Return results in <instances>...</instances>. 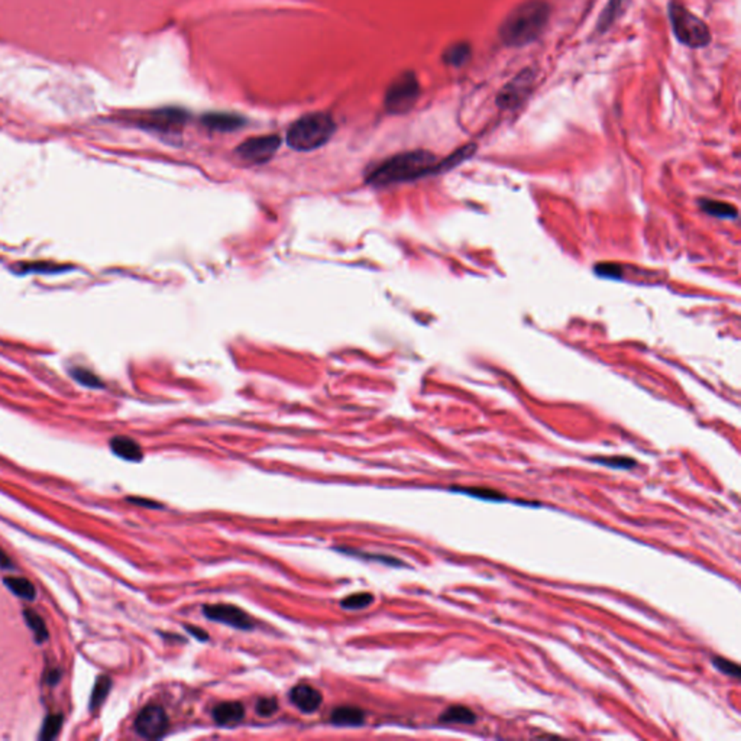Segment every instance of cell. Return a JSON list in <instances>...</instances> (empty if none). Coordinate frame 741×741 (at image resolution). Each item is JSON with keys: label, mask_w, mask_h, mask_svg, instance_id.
Segmentation results:
<instances>
[{"label": "cell", "mask_w": 741, "mask_h": 741, "mask_svg": "<svg viewBox=\"0 0 741 741\" xmlns=\"http://www.w3.org/2000/svg\"><path fill=\"white\" fill-rule=\"evenodd\" d=\"M438 156L430 151H407L388 158L375 167L368 174L366 183L373 187H387L413 181L430 174H438Z\"/></svg>", "instance_id": "cell-1"}, {"label": "cell", "mask_w": 741, "mask_h": 741, "mask_svg": "<svg viewBox=\"0 0 741 741\" xmlns=\"http://www.w3.org/2000/svg\"><path fill=\"white\" fill-rule=\"evenodd\" d=\"M552 8L546 0H525L515 6L498 29L504 45L518 48L536 41L546 29Z\"/></svg>", "instance_id": "cell-2"}, {"label": "cell", "mask_w": 741, "mask_h": 741, "mask_svg": "<svg viewBox=\"0 0 741 741\" xmlns=\"http://www.w3.org/2000/svg\"><path fill=\"white\" fill-rule=\"evenodd\" d=\"M336 131V123L329 114L313 112L297 119L287 131V145L298 152H308L323 146Z\"/></svg>", "instance_id": "cell-3"}, {"label": "cell", "mask_w": 741, "mask_h": 741, "mask_svg": "<svg viewBox=\"0 0 741 741\" xmlns=\"http://www.w3.org/2000/svg\"><path fill=\"white\" fill-rule=\"evenodd\" d=\"M669 18L679 42L690 48H705L711 44L708 25L679 2H670Z\"/></svg>", "instance_id": "cell-4"}, {"label": "cell", "mask_w": 741, "mask_h": 741, "mask_svg": "<svg viewBox=\"0 0 741 741\" xmlns=\"http://www.w3.org/2000/svg\"><path fill=\"white\" fill-rule=\"evenodd\" d=\"M420 83L413 71L398 74L387 89L384 104L388 114L404 115L410 112L420 97Z\"/></svg>", "instance_id": "cell-5"}, {"label": "cell", "mask_w": 741, "mask_h": 741, "mask_svg": "<svg viewBox=\"0 0 741 741\" xmlns=\"http://www.w3.org/2000/svg\"><path fill=\"white\" fill-rule=\"evenodd\" d=\"M538 74L533 69L520 71L510 83H507L497 96V104L501 109H515L533 93Z\"/></svg>", "instance_id": "cell-6"}, {"label": "cell", "mask_w": 741, "mask_h": 741, "mask_svg": "<svg viewBox=\"0 0 741 741\" xmlns=\"http://www.w3.org/2000/svg\"><path fill=\"white\" fill-rule=\"evenodd\" d=\"M281 138L278 135H263V136H253L246 141H243L236 149L235 153L239 156V160L249 163V164H266L273 156L277 153V151L281 146Z\"/></svg>", "instance_id": "cell-7"}, {"label": "cell", "mask_w": 741, "mask_h": 741, "mask_svg": "<svg viewBox=\"0 0 741 741\" xmlns=\"http://www.w3.org/2000/svg\"><path fill=\"white\" fill-rule=\"evenodd\" d=\"M188 119L187 112L178 108H163L146 112L138 118V125L143 129H151L163 133L180 132Z\"/></svg>", "instance_id": "cell-8"}, {"label": "cell", "mask_w": 741, "mask_h": 741, "mask_svg": "<svg viewBox=\"0 0 741 741\" xmlns=\"http://www.w3.org/2000/svg\"><path fill=\"white\" fill-rule=\"evenodd\" d=\"M168 728V717L158 705L145 707L135 720V730L143 738H160Z\"/></svg>", "instance_id": "cell-9"}, {"label": "cell", "mask_w": 741, "mask_h": 741, "mask_svg": "<svg viewBox=\"0 0 741 741\" xmlns=\"http://www.w3.org/2000/svg\"><path fill=\"white\" fill-rule=\"evenodd\" d=\"M203 614L211 620L218 621L239 630H252L253 621L252 618L239 607L231 605V604H213V605H204Z\"/></svg>", "instance_id": "cell-10"}, {"label": "cell", "mask_w": 741, "mask_h": 741, "mask_svg": "<svg viewBox=\"0 0 741 741\" xmlns=\"http://www.w3.org/2000/svg\"><path fill=\"white\" fill-rule=\"evenodd\" d=\"M290 701L301 712L313 714L321 708L323 702V695L321 691H317L316 687L307 683H300L290 691Z\"/></svg>", "instance_id": "cell-11"}, {"label": "cell", "mask_w": 741, "mask_h": 741, "mask_svg": "<svg viewBox=\"0 0 741 741\" xmlns=\"http://www.w3.org/2000/svg\"><path fill=\"white\" fill-rule=\"evenodd\" d=\"M201 123L210 129L216 132H233L245 126L246 121L239 115L232 114H207L201 118Z\"/></svg>", "instance_id": "cell-12"}, {"label": "cell", "mask_w": 741, "mask_h": 741, "mask_svg": "<svg viewBox=\"0 0 741 741\" xmlns=\"http://www.w3.org/2000/svg\"><path fill=\"white\" fill-rule=\"evenodd\" d=\"M111 449L116 456H119L125 460H129V462H139L143 458L141 445L126 436L114 438L111 440Z\"/></svg>", "instance_id": "cell-13"}, {"label": "cell", "mask_w": 741, "mask_h": 741, "mask_svg": "<svg viewBox=\"0 0 741 741\" xmlns=\"http://www.w3.org/2000/svg\"><path fill=\"white\" fill-rule=\"evenodd\" d=\"M245 717V707L238 701L221 702L213 710V720L219 725H231L239 722Z\"/></svg>", "instance_id": "cell-14"}, {"label": "cell", "mask_w": 741, "mask_h": 741, "mask_svg": "<svg viewBox=\"0 0 741 741\" xmlns=\"http://www.w3.org/2000/svg\"><path fill=\"white\" fill-rule=\"evenodd\" d=\"M331 721L339 727H359L365 722V714L356 707L343 705L332 711Z\"/></svg>", "instance_id": "cell-15"}, {"label": "cell", "mask_w": 741, "mask_h": 741, "mask_svg": "<svg viewBox=\"0 0 741 741\" xmlns=\"http://www.w3.org/2000/svg\"><path fill=\"white\" fill-rule=\"evenodd\" d=\"M472 57V46L468 42H455L445 49L442 60L449 67H462Z\"/></svg>", "instance_id": "cell-16"}, {"label": "cell", "mask_w": 741, "mask_h": 741, "mask_svg": "<svg viewBox=\"0 0 741 741\" xmlns=\"http://www.w3.org/2000/svg\"><path fill=\"white\" fill-rule=\"evenodd\" d=\"M700 206L705 211V213H708L710 216H714V218L737 219V216H738L737 207L730 204V203H725V201L702 198V200H700Z\"/></svg>", "instance_id": "cell-17"}, {"label": "cell", "mask_w": 741, "mask_h": 741, "mask_svg": "<svg viewBox=\"0 0 741 741\" xmlns=\"http://www.w3.org/2000/svg\"><path fill=\"white\" fill-rule=\"evenodd\" d=\"M439 721L446 722V724H465V725H470V724L476 722V715L468 707L452 705V707L446 708L440 714Z\"/></svg>", "instance_id": "cell-18"}, {"label": "cell", "mask_w": 741, "mask_h": 741, "mask_svg": "<svg viewBox=\"0 0 741 741\" xmlns=\"http://www.w3.org/2000/svg\"><path fill=\"white\" fill-rule=\"evenodd\" d=\"M5 585L19 598L22 600H28V601H32L35 600L36 597V593H35V587L32 585V582L28 580L26 578H19V576H6L5 578Z\"/></svg>", "instance_id": "cell-19"}, {"label": "cell", "mask_w": 741, "mask_h": 741, "mask_svg": "<svg viewBox=\"0 0 741 741\" xmlns=\"http://www.w3.org/2000/svg\"><path fill=\"white\" fill-rule=\"evenodd\" d=\"M627 2H628V0H610L608 5L605 6L604 12L601 14V16L598 19V31L600 32L607 31L615 22V19L622 14Z\"/></svg>", "instance_id": "cell-20"}, {"label": "cell", "mask_w": 741, "mask_h": 741, "mask_svg": "<svg viewBox=\"0 0 741 741\" xmlns=\"http://www.w3.org/2000/svg\"><path fill=\"white\" fill-rule=\"evenodd\" d=\"M112 690V679L109 676H100L96 680V685L93 687L91 698H90V710L99 708L103 701L108 697V694Z\"/></svg>", "instance_id": "cell-21"}, {"label": "cell", "mask_w": 741, "mask_h": 741, "mask_svg": "<svg viewBox=\"0 0 741 741\" xmlns=\"http://www.w3.org/2000/svg\"><path fill=\"white\" fill-rule=\"evenodd\" d=\"M24 617H25V621L28 624V627L31 628V631L34 632L35 636V640L38 643H42L45 640H48V630H46V625L44 622V620L32 610H25L24 611Z\"/></svg>", "instance_id": "cell-22"}, {"label": "cell", "mask_w": 741, "mask_h": 741, "mask_svg": "<svg viewBox=\"0 0 741 741\" xmlns=\"http://www.w3.org/2000/svg\"><path fill=\"white\" fill-rule=\"evenodd\" d=\"M456 493L468 494L475 498L488 500V501H507V497L501 494L500 491L491 490V488H481V487H470V488H452Z\"/></svg>", "instance_id": "cell-23"}, {"label": "cell", "mask_w": 741, "mask_h": 741, "mask_svg": "<svg viewBox=\"0 0 741 741\" xmlns=\"http://www.w3.org/2000/svg\"><path fill=\"white\" fill-rule=\"evenodd\" d=\"M374 603V595L369 594V593H358V594H353V595H349L346 598H343L341 601V607L345 608V610H349V611H353V610H362V608H366L369 607L370 604Z\"/></svg>", "instance_id": "cell-24"}, {"label": "cell", "mask_w": 741, "mask_h": 741, "mask_svg": "<svg viewBox=\"0 0 741 741\" xmlns=\"http://www.w3.org/2000/svg\"><path fill=\"white\" fill-rule=\"evenodd\" d=\"M63 727V715L60 714H56V715H49L45 718L44 721V725L41 728V734H39V738L41 740H52L56 738L60 732Z\"/></svg>", "instance_id": "cell-25"}, {"label": "cell", "mask_w": 741, "mask_h": 741, "mask_svg": "<svg viewBox=\"0 0 741 741\" xmlns=\"http://www.w3.org/2000/svg\"><path fill=\"white\" fill-rule=\"evenodd\" d=\"M593 460L601 463V465H605V466H610V468H615V469H631L637 465V462L631 459V458H627V456H610V458H593Z\"/></svg>", "instance_id": "cell-26"}, {"label": "cell", "mask_w": 741, "mask_h": 741, "mask_svg": "<svg viewBox=\"0 0 741 741\" xmlns=\"http://www.w3.org/2000/svg\"><path fill=\"white\" fill-rule=\"evenodd\" d=\"M71 375L76 381H79L80 384L86 385V387H90V388H99L101 387V383L99 381V378L90 373V370L84 369V368H74L71 369Z\"/></svg>", "instance_id": "cell-27"}, {"label": "cell", "mask_w": 741, "mask_h": 741, "mask_svg": "<svg viewBox=\"0 0 741 741\" xmlns=\"http://www.w3.org/2000/svg\"><path fill=\"white\" fill-rule=\"evenodd\" d=\"M255 711L259 717L268 718L278 711V702L276 698H261L255 705Z\"/></svg>", "instance_id": "cell-28"}, {"label": "cell", "mask_w": 741, "mask_h": 741, "mask_svg": "<svg viewBox=\"0 0 741 741\" xmlns=\"http://www.w3.org/2000/svg\"><path fill=\"white\" fill-rule=\"evenodd\" d=\"M595 273L600 276V277H605V278H621L622 277V270L621 267L618 266V263H614V262H601L598 263V266H595Z\"/></svg>", "instance_id": "cell-29"}, {"label": "cell", "mask_w": 741, "mask_h": 741, "mask_svg": "<svg viewBox=\"0 0 741 741\" xmlns=\"http://www.w3.org/2000/svg\"><path fill=\"white\" fill-rule=\"evenodd\" d=\"M712 665L720 670L722 672L724 675H728L731 677H738L740 676V666L725 657H721V656H714L712 657Z\"/></svg>", "instance_id": "cell-30"}, {"label": "cell", "mask_w": 741, "mask_h": 741, "mask_svg": "<svg viewBox=\"0 0 741 741\" xmlns=\"http://www.w3.org/2000/svg\"><path fill=\"white\" fill-rule=\"evenodd\" d=\"M36 268H42L44 273H46V274H52V273H57V271H60V270H67L69 267H63V268H61L60 266H54V263H28V266H22V271H24L25 274L32 273V271L36 270Z\"/></svg>", "instance_id": "cell-31"}, {"label": "cell", "mask_w": 741, "mask_h": 741, "mask_svg": "<svg viewBox=\"0 0 741 741\" xmlns=\"http://www.w3.org/2000/svg\"><path fill=\"white\" fill-rule=\"evenodd\" d=\"M186 628H187V631L191 634L193 637H196V639H198V640H204V642H206V640L208 639V634H207L204 630H201V628H197V627H194V625H191V627L187 625Z\"/></svg>", "instance_id": "cell-32"}, {"label": "cell", "mask_w": 741, "mask_h": 741, "mask_svg": "<svg viewBox=\"0 0 741 741\" xmlns=\"http://www.w3.org/2000/svg\"><path fill=\"white\" fill-rule=\"evenodd\" d=\"M131 503L136 504V505H142V507H151V508H160L161 505L158 503H153V501H148V500H142V498H136V497H129L128 498Z\"/></svg>", "instance_id": "cell-33"}, {"label": "cell", "mask_w": 741, "mask_h": 741, "mask_svg": "<svg viewBox=\"0 0 741 741\" xmlns=\"http://www.w3.org/2000/svg\"><path fill=\"white\" fill-rule=\"evenodd\" d=\"M11 566H12L11 559L6 556V553H5L2 549H0V568H4V569H11Z\"/></svg>", "instance_id": "cell-34"}]
</instances>
